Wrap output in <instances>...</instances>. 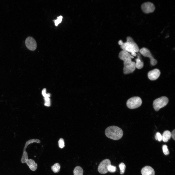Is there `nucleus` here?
Returning a JSON list of instances; mask_svg holds the SVG:
<instances>
[{
    "label": "nucleus",
    "instance_id": "obj_27",
    "mask_svg": "<svg viewBox=\"0 0 175 175\" xmlns=\"http://www.w3.org/2000/svg\"><path fill=\"white\" fill-rule=\"evenodd\" d=\"M131 54L132 56H136V54L135 52H132L131 53Z\"/></svg>",
    "mask_w": 175,
    "mask_h": 175
},
{
    "label": "nucleus",
    "instance_id": "obj_23",
    "mask_svg": "<svg viewBox=\"0 0 175 175\" xmlns=\"http://www.w3.org/2000/svg\"><path fill=\"white\" fill-rule=\"evenodd\" d=\"M44 99L45 101L44 105L47 106H49L51 105V101L49 97H44Z\"/></svg>",
    "mask_w": 175,
    "mask_h": 175
},
{
    "label": "nucleus",
    "instance_id": "obj_5",
    "mask_svg": "<svg viewBox=\"0 0 175 175\" xmlns=\"http://www.w3.org/2000/svg\"><path fill=\"white\" fill-rule=\"evenodd\" d=\"M142 102V100L140 97L138 96H134L128 100L126 102V105L129 108L133 109L140 106Z\"/></svg>",
    "mask_w": 175,
    "mask_h": 175
},
{
    "label": "nucleus",
    "instance_id": "obj_19",
    "mask_svg": "<svg viewBox=\"0 0 175 175\" xmlns=\"http://www.w3.org/2000/svg\"><path fill=\"white\" fill-rule=\"evenodd\" d=\"M107 170L108 172L111 173H114L115 172L116 170V167L111 165H109L107 167Z\"/></svg>",
    "mask_w": 175,
    "mask_h": 175
},
{
    "label": "nucleus",
    "instance_id": "obj_11",
    "mask_svg": "<svg viewBox=\"0 0 175 175\" xmlns=\"http://www.w3.org/2000/svg\"><path fill=\"white\" fill-rule=\"evenodd\" d=\"M142 175H155V172L154 169L151 167L146 166L144 167L141 171Z\"/></svg>",
    "mask_w": 175,
    "mask_h": 175
},
{
    "label": "nucleus",
    "instance_id": "obj_15",
    "mask_svg": "<svg viewBox=\"0 0 175 175\" xmlns=\"http://www.w3.org/2000/svg\"><path fill=\"white\" fill-rule=\"evenodd\" d=\"M73 174L74 175H83V169L80 166H77L74 169Z\"/></svg>",
    "mask_w": 175,
    "mask_h": 175
},
{
    "label": "nucleus",
    "instance_id": "obj_24",
    "mask_svg": "<svg viewBox=\"0 0 175 175\" xmlns=\"http://www.w3.org/2000/svg\"><path fill=\"white\" fill-rule=\"evenodd\" d=\"M155 138L156 140L161 141L162 140V135L158 132L156 133L155 136Z\"/></svg>",
    "mask_w": 175,
    "mask_h": 175
},
{
    "label": "nucleus",
    "instance_id": "obj_2",
    "mask_svg": "<svg viewBox=\"0 0 175 175\" xmlns=\"http://www.w3.org/2000/svg\"><path fill=\"white\" fill-rule=\"evenodd\" d=\"M126 40L127 41L124 43L121 40L118 41V44L120 45V47L122 50L131 53L139 51L138 46L131 37L128 36Z\"/></svg>",
    "mask_w": 175,
    "mask_h": 175
},
{
    "label": "nucleus",
    "instance_id": "obj_13",
    "mask_svg": "<svg viewBox=\"0 0 175 175\" xmlns=\"http://www.w3.org/2000/svg\"><path fill=\"white\" fill-rule=\"evenodd\" d=\"M171 137V132L168 130L165 131L162 135V140L164 142L168 141Z\"/></svg>",
    "mask_w": 175,
    "mask_h": 175
},
{
    "label": "nucleus",
    "instance_id": "obj_17",
    "mask_svg": "<svg viewBox=\"0 0 175 175\" xmlns=\"http://www.w3.org/2000/svg\"><path fill=\"white\" fill-rule=\"evenodd\" d=\"M34 142H36L37 143H40L41 141L38 139H31L28 140L26 142L25 144L24 150H25L26 149L28 145Z\"/></svg>",
    "mask_w": 175,
    "mask_h": 175
},
{
    "label": "nucleus",
    "instance_id": "obj_14",
    "mask_svg": "<svg viewBox=\"0 0 175 175\" xmlns=\"http://www.w3.org/2000/svg\"><path fill=\"white\" fill-rule=\"evenodd\" d=\"M135 64L136 68L138 69H142L144 66V63L140 60V57L138 56L137 58L135 59Z\"/></svg>",
    "mask_w": 175,
    "mask_h": 175
},
{
    "label": "nucleus",
    "instance_id": "obj_8",
    "mask_svg": "<svg viewBox=\"0 0 175 175\" xmlns=\"http://www.w3.org/2000/svg\"><path fill=\"white\" fill-rule=\"evenodd\" d=\"M111 163V161L109 159H106L103 160L98 166V170L99 172L102 174L107 173L108 172L107 167Z\"/></svg>",
    "mask_w": 175,
    "mask_h": 175
},
{
    "label": "nucleus",
    "instance_id": "obj_10",
    "mask_svg": "<svg viewBox=\"0 0 175 175\" xmlns=\"http://www.w3.org/2000/svg\"><path fill=\"white\" fill-rule=\"evenodd\" d=\"M160 72L159 70L155 69L149 71L148 74V78L151 80H154L158 79L159 76Z\"/></svg>",
    "mask_w": 175,
    "mask_h": 175
},
{
    "label": "nucleus",
    "instance_id": "obj_28",
    "mask_svg": "<svg viewBox=\"0 0 175 175\" xmlns=\"http://www.w3.org/2000/svg\"></svg>",
    "mask_w": 175,
    "mask_h": 175
},
{
    "label": "nucleus",
    "instance_id": "obj_7",
    "mask_svg": "<svg viewBox=\"0 0 175 175\" xmlns=\"http://www.w3.org/2000/svg\"><path fill=\"white\" fill-rule=\"evenodd\" d=\"M141 8L143 12L147 14L153 12L155 9L154 4L149 2H147L143 3L141 5Z\"/></svg>",
    "mask_w": 175,
    "mask_h": 175
},
{
    "label": "nucleus",
    "instance_id": "obj_20",
    "mask_svg": "<svg viewBox=\"0 0 175 175\" xmlns=\"http://www.w3.org/2000/svg\"><path fill=\"white\" fill-rule=\"evenodd\" d=\"M162 150L164 154L165 155H167L169 154V151L167 148V146L166 145H164L162 147Z\"/></svg>",
    "mask_w": 175,
    "mask_h": 175
},
{
    "label": "nucleus",
    "instance_id": "obj_6",
    "mask_svg": "<svg viewBox=\"0 0 175 175\" xmlns=\"http://www.w3.org/2000/svg\"><path fill=\"white\" fill-rule=\"evenodd\" d=\"M139 52L144 57H148L149 58L150 63L152 65L154 66L157 64V60L153 57L149 49L143 47L140 50Z\"/></svg>",
    "mask_w": 175,
    "mask_h": 175
},
{
    "label": "nucleus",
    "instance_id": "obj_18",
    "mask_svg": "<svg viewBox=\"0 0 175 175\" xmlns=\"http://www.w3.org/2000/svg\"><path fill=\"white\" fill-rule=\"evenodd\" d=\"M119 166L120 170V173L121 174H123L125 172L126 166L123 163H121L119 165Z\"/></svg>",
    "mask_w": 175,
    "mask_h": 175
},
{
    "label": "nucleus",
    "instance_id": "obj_9",
    "mask_svg": "<svg viewBox=\"0 0 175 175\" xmlns=\"http://www.w3.org/2000/svg\"><path fill=\"white\" fill-rule=\"evenodd\" d=\"M25 44L26 47L30 50L34 51L36 48V42L34 39L31 37L29 36L26 38Z\"/></svg>",
    "mask_w": 175,
    "mask_h": 175
},
{
    "label": "nucleus",
    "instance_id": "obj_26",
    "mask_svg": "<svg viewBox=\"0 0 175 175\" xmlns=\"http://www.w3.org/2000/svg\"><path fill=\"white\" fill-rule=\"evenodd\" d=\"M171 137L174 140H175V130H173L171 133Z\"/></svg>",
    "mask_w": 175,
    "mask_h": 175
},
{
    "label": "nucleus",
    "instance_id": "obj_4",
    "mask_svg": "<svg viewBox=\"0 0 175 175\" xmlns=\"http://www.w3.org/2000/svg\"><path fill=\"white\" fill-rule=\"evenodd\" d=\"M168 102V99L166 96H162L155 99L153 102V106L155 110L158 111L166 106Z\"/></svg>",
    "mask_w": 175,
    "mask_h": 175
},
{
    "label": "nucleus",
    "instance_id": "obj_25",
    "mask_svg": "<svg viewBox=\"0 0 175 175\" xmlns=\"http://www.w3.org/2000/svg\"><path fill=\"white\" fill-rule=\"evenodd\" d=\"M46 89L45 88H44L42 92V94L43 96L44 97H49L50 96V93L46 94Z\"/></svg>",
    "mask_w": 175,
    "mask_h": 175
},
{
    "label": "nucleus",
    "instance_id": "obj_3",
    "mask_svg": "<svg viewBox=\"0 0 175 175\" xmlns=\"http://www.w3.org/2000/svg\"><path fill=\"white\" fill-rule=\"evenodd\" d=\"M105 133L108 138L114 140L121 139L123 135L122 130L119 127L112 126L107 127L105 129Z\"/></svg>",
    "mask_w": 175,
    "mask_h": 175
},
{
    "label": "nucleus",
    "instance_id": "obj_12",
    "mask_svg": "<svg viewBox=\"0 0 175 175\" xmlns=\"http://www.w3.org/2000/svg\"><path fill=\"white\" fill-rule=\"evenodd\" d=\"M26 163L32 171H34L36 169L37 165L35 163L34 160L31 159H28Z\"/></svg>",
    "mask_w": 175,
    "mask_h": 175
},
{
    "label": "nucleus",
    "instance_id": "obj_16",
    "mask_svg": "<svg viewBox=\"0 0 175 175\" xmlns=\"http://www.w3.org/2000/svg\"><path fill=\"white\" fill-rule=\"evenodd\" d=\"M60 168V165L58 163H55L51 167V169L54 173H57L59 172Z\"/></svg>",
    "mask_w": 175,
    "mask_h": 175
},
{
    "label": "nucleus",
    "instance_id": "obj_21",
    "mask_svg": "<svg viewBox=\"0 0 175 175\" xmlns=\"http://www.w3.org/2000/svg\"><path fill=\"white\" fill-rule=\"evenodd\" d=\"M62 18V16H60L57 17V19H56L54 20L55 26H57L58 24L61 22Z\"/></svg>",
    "mask_w": 175,
    "mask_h": 175
},
{
    "label": "nucleus",
    "instance_id": "obj_22",
    "mask_svg": "<svg viewBox=\"0 0 175 175\" xmlns=\"http://www.w3.org/2000/svg\"><path fill=\"white\" fill-rule=\"evenodd\" d=\"M59 147L61 149L63 148L65 146L64 142L63 139L62 138L60 139L58 142Z\"/></svg>",
    "mask_w": 175,
    "mask_h": 175
},
{
    "label": "nucleus",
    "instance_id": "obj_1",
    "mask_svg": "<svg viewBox=\"0 0 175 175\" xmlns=\"http://www.w3.org/2000/svg\"><path fill=\"white\" fill-rule=\"evenodd\" d=\"M119 57L120 59L123 61V73L127 74L132 73L136 68L135 63L131 60L134 57L129 52L123 50L120 52Z\"/></svg>",
    "mask_w": 175,
    "mask_h": 175
}]
</instances>
